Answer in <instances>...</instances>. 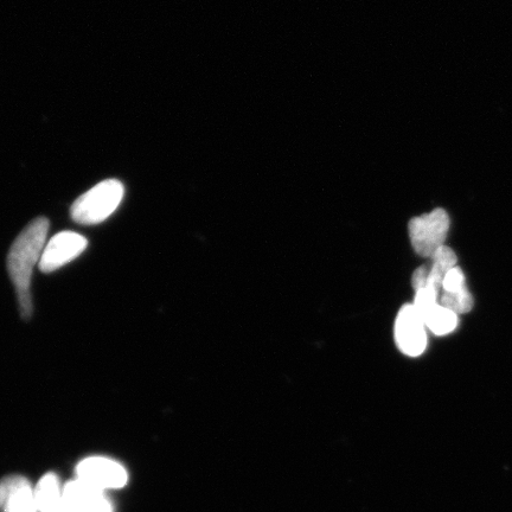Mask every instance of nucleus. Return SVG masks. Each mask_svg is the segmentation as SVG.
<instances>
[{"mask_svg":"<svg viewBox=\"0 0 512 512\" xmlns=\"http://www.w3.org/2000/svg\"><path fill=\"white\" fill-rule=\"evenodd\" d=\"M440 292L435 291L434 288L424 287L421 290L415 291L414 302L412 303L424 318L428 312L434 309L439 304Z\"/></svg>","mask_w":512,"mask_h":512,"instance_id":"13","label":"nucleus"},{"mask_svg":"<svg viewBox=\"0 0 512 512\" xmlns=\"http://www.w3.org/2000/svg\"><path fill=\"white\" fill-rule=\"evenodd\" d=\"M439 303L459 316L469 313L475 305V300H473L469 288L466 287L463 291L457 293H443Z\"/></svg>","mask_w":512,"mask_h":512,"instance_id":"12","label":"nucleus"},{"mask_svg":"<svg viewBox=\"0 0 512 512\" xmlns=\"http://www.w3.org/2000/svg\"><path fill=\"white\" fill-rule=\"evenodd\" d=\"M124 192V185L117 179H107L80 196L70 214L75 222L88 226L104 222L118 209Z\"/></svg>","mask_w":512,"mask_h":512,"instance_id":"2","label":"nucleus"},{"mask_svg":"<svg viewBox=\"0 0 512 512\" xmlns=\"http://www.w3.org/2000/svg\"><path fill=\"white\" fill-rule=\"evenodd\" d=\"M0 502L4 512H38L35 491L21 476L8 477L0 483Z\"/></svg>","mask_w":512,"mask_h":512,"instance_id":"8","label":"nucleus"},{"mask_svg":"<svg viewBox=\"0 0 512 512\" xmlns=\"http://www.w3.org/2000/svg\"><path fill=\"white\" fill-rule=\"evenodd\" d=\"M37 508L40 512H63V489L54 473H48L35 490Z\"/></svg>","mask_w":512,"mask_h":512,"instance_id":"9","label":"nucleus"},{"mask_svg":"<svg viewBox=\"0 0 512 512\" xmlns=\"http://www.w3.org/2000/svg\"><path fill=\"white\" fill-rule=\"evenodd\" d=\"M0 507H2V502H0Z\"/></svg>","mask_w":512,"mask_h":512,"instance_id":"16","label":"nucleus"},{"mask_svg":"<svg viewBox=\"0 0 512 512\" xmlns=\"http://www.w3.org/2000/svg\"><path fill=\"white\" fill-rule=\"evenodd\" d=\"M394 338L396 347L403 355L419 357L426 351L428 336L425 320L413 304L401 307L395 319Z\"/></svg>","mask_w":512,"mask_h":512,"instance_id":"4","label":"nucleus"},{"mask_svg":"<svg viewBox=\"0 0 512 512\" xmlns=\"http://www.w3.org/2000/svg\"><path fill=\"white\" fill-rule=\"evenodd\" d=\"M76 473L83 483L102 491L124 488L128 478L126 470L119 463L99 457L83 460Z\"/></svg>","mask_w":512,"mask_h":512,"instance_id":"5","label":"nucleus"},{"mask_svg":"<svg viewBox=\"0 0 512 512\" xmlns=\"http://www.w3.org/2000/svg\"><path fill=\"white\" fill-rule=\"evenodd\" d=\"M450 224V216L441 208L414 217L409 222L408 232L415 253L422 258L431 259L445 246Z\"/></svg>","mask_w":512,"mask_h":512,"instance_id":"3","label":"nucleus"},{"mask_svg":"<svg viewBox=\"0 0 512 512\" xmlns=\"http://www.w3.org/2000/svg\"><path fill=\"white\" fill-rule=\"evenodd\" d=\"M430 265H424L418 268L412 275V286L414 291L421 290L427 286L428 277H430Z\"/></svg>","mask_w":512,"mask_h":512,"instance_id":"15","label":"nucleus"},{"mask_svg":"<svg viewBox=\"0 0 512 512\" xmlns=\"http://www.w3.org/2000/svg\"><path fill=\"white\" fill-rule=\"evenodd\" d=\"M431 259L432 264L430 265V277H428L427 286L441 292L445 275L457 266V255L450 247L445 245Z\"/></svg>","mask_w":512,"mask_h":512,"instance_id":"10","label":"nucleus"},{"mask_svg":"<svg viewBox=\"0 0 512 512\" xmlns=\"http://www.w3.org/2000/svg\"><path fill=\"white\" fill-rule=\"evenodd\" d=\"M87 245V239L78 233L62 232L55 235L44 248L40 261L41 271L51 273L59 270L78 258L85 251Z\"/></svg>","mask_w":512,"mask_h":512,"instance_id":"6","label":"nucleus"},{"mask_svg":"<svg viewBox=\"0 0 512 512\" xmlns=\"http://www.w3.org/2000/svg\"><path fill=\"white\" fill-rule=\"evenodd\" d=\"M48 232L49 220L37 217L18 235L9 252L8 271L16 288L19 311L25 319L32 315L31 277L47 246Z\"/></svg>","mask_w":512,"mask_h":512,"instance_id":"1","label":"nucleus"},{"mask_svg":"<svg viewBox=\"0 0 512 512\" xmlns=\"http://www.w3.org/2000/svg\"><path fill=\"white\" fill-rule=\"evenodd\" d=\"M63 512H113L104 491L76 479L64 485Z\"/></svg>","mask_w":512,"mask_h":512,"instance_id":"7","label":"nucleus"},{"mask_svg":"<svg viewBox=\"0 0 512 512\" xmlns=\"http://www.w3.org/2000/svg\"><path fill=\"white\" fill-rule=\"evenodd\" d=\"M426 328L435 336H446L457 330L459 318L457 313L446 309L440 303L424 317Z\"/></svg>","mask_w":512,"mask_h":512,"instance_id":"11","label":"nucleus"},{"mask_svg":"<svg viewBox=\"0 0 512 512\" xmlns=\"http://www.w3.org/2000/svg\"><path fill=\"white\" fill-rule=\"evenodd\" d=\"M465 274L458 266L452 268L450 272L445 275L443 281V293H457L466 288Z\"/></svg>","mask_w":512,"mask_h":512,"instance_id":"14","label":"nucleus"}]
</instances>
